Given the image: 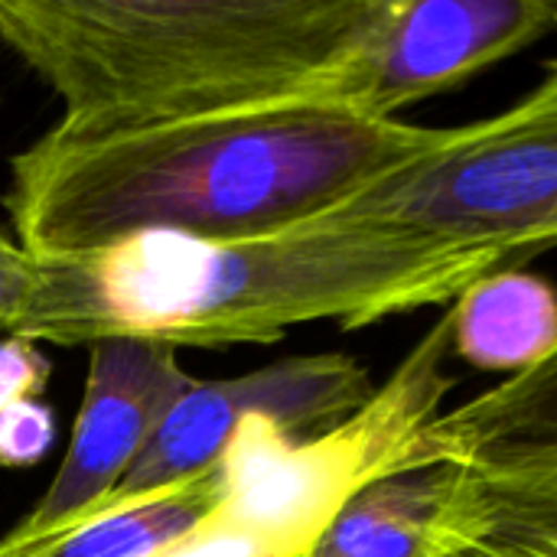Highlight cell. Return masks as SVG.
I'll list each match as a JSON object with an SVG mask.
<instances>
[{
  "mask_svg": "<svg viewBox=\"0 0 557 557\" xmlns=\"http://www.w3.org/2000/svg\"><path fill=\"white\" fill-rule=\"evenodd\" d=\"M55 444V411L42 401H23L0 411V467L29 470Z\"/></svg>",
  "mask_w": 557,
  "mask_h": 557,
  "instance_id": "cell-13",
  "label": "cell"
},
{
  "mask_svg": "<svg viewBox=\"0 0 557 557\" xmlns=\"http://www.w3.org/2000/svg\"><path fill=\"white\" fill-rule=\"evenodd\" d=\"M42 264L16 238L0 232V336L13 333L39 290Z\"/></svg>",
  "mask_w": 557,
  "mask_h": 557,
  "instance_id": "cell-15",
  "label": "cell"
},
{
  "mask_svg": "<svg viewBox=\"0 0 557 557\" xmlns=\"http://www.w3.org/2000/svg\"><path fill=\"white\" fill-rule=\"evenodd\" d=\"M39 264V290L10 336L65 349L108 336L225 349L320 320L356 330L454 304L503 268L366 222L343 202L251 238L140 235Z\"/></svg>",
  "mask_w": 557,
  "mask_h": 557,
  "instance_id": "cell-2",
  "label": "cell"
},
{
  "mask_svg": "<svg viewBox=\"0 0 557 557\" xmlns=\"http://www.w3.org/2000/svg\"><path fill=\"white\" fill-rule=\"evenodd\" d=\"M555 33V0H369L326 104L372 121L447 91Z\"/></svg>",
  "mask_w": 557,
  "mask_h": 557,
  "instance_id": "cell-5",
  "label": "cell"
},
{
  "mask_svg": "<svg viewBox=\"0 0 557 557\" xmlns=\"http://www.w3.org/2000/svg\"><path fill=\"white\" fill-rule=\"evenodd\" d=\"M557 349V290L552 281L496 268L476 277L450 307V356L480 372L516 379Z\"/></svg>",
  "mask_w": 557,
  "mask_h": 557,
  "instance_id": "cell-9",
  "label": "cell"
},
{
  "mask_svg": "<svg viewBox=\"0 0 557 557\" xmlns=\"http://www.w3.org/2000/svg\"><path fill=\"white\" fill-rule=\"evenodd\" d=\"M372 395L369 369L343 352L290 356L235 379H196L111 499L170 490L212 470L251 418L313 437L352 418Z\"/></svg>",
  "mask_w": 557,
  "mask_h": 557,
  "instance_id": "cell-6",
  "label": "cell"
},
{
  "mask_svg": "<svg viewBox=\"0 0 557 557\" xmlns=\"http://www.w3.org/2000/svg\"><path fill=\"white\" fill-rule=\"evenodd\" d=\"M480 486L486 535L557 545V450L467 467Z\"/></svg>",
  "mask_w": 557,
  "mask_h": 557,
  "instance_id": "cell-12",
  "label": "cell"
},
{
  "mask_svg": "<svg viewBox=\"0 0 557 557\" xmlns=\"http://www.w3.org/2000/svg\"><path fill=\"white\" fill-rule=\"evenodd\" d=\"M52 362L42 356L39 343H29L23 336H3L0 339V411L23 401H39L49 388Z\"/></svg>",
  "mask_w": 557,
  "mask_h": 557,
  "instance_id": "cell-14",
  "label": "cell"
},
{
  "mask_svg": "<svg viewBox=\"0 0 557 557\" xmlns=\"http://www.w3.org/2000/svg\"><path fill=\"white\" fill-rule=\"evenodd\" d=\"M552 450H557V349L542 366L444 411L424 431L431 467H476Z\"/></svg>",
  "mask_w": 557,
  "mask_h": 557,
  "instance_id": "cell-10",
  "label": "cell"
},
{
  "mask_svg": "<svg viewBox=\"0 0 557 557\" xmlns=\"http://www.w3.org/2000/svg\"><path fill=\"white\" fill-rule=\"evenodd\" d=\"M434 137L320 101L111 131L55 124L10 160L3 206L39 261L140 235L251 238L349 199Z\"/></svg>",
  "mask_w": 557,
  "mask_h": 557,
  "instance_id": "cell-1",
  "label": "cell"
},
{
  "mask_svg": "<svg viewBox=\"0 0 557 557\" xmlns=\"http://www.w3.org/2000/svg\"><path fill=\"white\" fill-rule=\"evenodd\" d=\"M369 0H0V42L82 131L326 104Z\"/></svg>",
  "mask_w": 557,
  "mask_h": 557,
  "instance_id": "cell-3",
  "label": "cell"
},
{
  "mask_svg": "<svg viewBox=\"0 0 557 557\" xmlns=\"http://www.w3.org/2000/svg\"><path fill=\"white\" fill-rule=\"evenodd\" d=\"M483 539L473 470L437 463L356 493L300 557H463Z\"/></svg>",
  "mask_w": 557,
  "mask_h": 557,
  "instance_id": "cell-8",
  "label": "cell"
},
{
  "mask_svg": "<svg viewBox=\"0 0 557 557\" xmlns=\"http://www.w3.org/2000/svg\"><path fill=\"white\" fill-rule=\"evenodd\" d=\"M555 33H557V0H555Z\"/></svg>",
  "mask_w": 557,
  "mask_h": 557,
  "instance_id": "cell-17",
  "label": "cell"
},
{
  "mask_svg": "<svg viewBox=\"0 0 557 557\" xmlns=\"http://www.w3.org/2000/svg\"><path fill=\"white\" fill-rule=\"evenodd\" d=\"M222 493V460L170 490L104 503L91 519L49 539L13 545L0 542V557H147L189 532Z\"/></svg>",
  "mask_w": 557,
  "mask_h": 557,
  "instance_id": "cell-11",
  "label": "cell"
},
{
  "mask_svg": "<svg viewBox=\"0 0 557 557\" xmlns=\"http://www.w3.org/2000/svg\"><path fill=\"white\" fill-rule=\"evenodd\" d=\"M88 349V379L69 450L42 499L3 542L26 545L91 519L124 483L173 405L196 382L166 343L108 336Z\"/></svg>",
  "mask_w": 557,
  "mask_h": 557,
  "instance_id": "cell-7",
  "label": "cell"
},
{
  "mask_svg": "<svg viewBox=\"0 0 557 557\" xmlns=\"http://www.w3.org/2000/svg\"><path fill=\"white\" fill-rule=\"evenodd\" d=\"M463 557H557V545L535 539H509V535H486Z\"/></svg>",
  "mask_w": 557,
  "mask_h": 557,
  "instance_id": "cell-16",
  "label": "cell"
},
{
  "mask_svg": "<svg viewBox=\"0 0 557 557\" xmlns=\"http://www.w3.org/2000/svg\"><path fill=\"white\" fill-rule=\"evenodd\" d=\"M343 206L424 245L506 261L557 245V59L519 104L437 137Z\"/></svg>",
  "mask_w": 557,
  "mask_h": 557,
  "instance_id": "cell-4",
  "label": "cell"
}]
</instances>
